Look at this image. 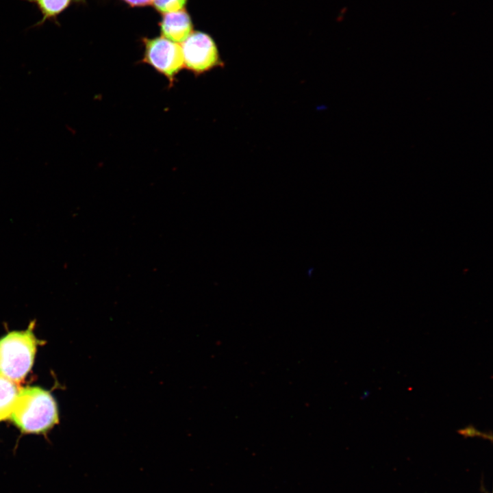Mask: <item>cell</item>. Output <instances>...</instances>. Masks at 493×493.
Returning <instances> with one entry per match:
<instances>
[{
	"instance_id": "1",
	"label": "cell",
	"mask_w": 493,
	"mask_h": 493,
	"mask_svg": "<svg viewBox=\"0 0 493 493\" xmlns=\"http://www.w3.org/2000/svg\"><path fill=\"white\" fill-rule=\"evenodd\" d=\"M10 418L25 433H45L59 421L54 399L38 387L20 389Z\"/></svg>"
},
{
	"instance_id": "2",
	"label": "cell",
	"mask_w": 493,
	"mask_h": 493,
	"mask_svg": "<svg viewBox=\"0 0 493 493\" xmlns=\"http://www.w3.org/2000/svg\"><path fill=\"white\" fill-rule=\"evenodd\" d=\"M33 325L0 339V375L15 383L25 377L34 362L38 341L32 332Z\"/></svg>"
},
{
	"instance_id": "3",
	"label": "cell",
	"mask_w": 493,
	"mask_h": 493,
	"mask_svg": "<svg viewBox=\"0 0 493 493\" xmlns=\"http://www.w3.org/2000/svg\"><path fill=\"white\" fill-rule=\"evenodd\" d=\"M180 45L184 68L196 77L225 66L214 40L205 32L192 31Z\"/></svg>"
},
{
	"instance_id": "4",
	"label": "cell",
	"mask_w": 493,
	"mask_h": 493,
	"mask_svg": "<svg viewBox=\"0 0 493 493\" xmlns=\"http://www.w3.org/2000/svg\"><path fill=\"white\" fill-rule=\"evenodd\" d=\"M142 41L144 52L140 62L149 65L165 77L171 87L184 68L181 45L163 36L143 38Z\"/></svg>"
},
{
	"instance_id": "5",
	"label": "cell",
	"mask_w": 493,
	"mask_h": 493,
	"mask_svg": "<svg viewBox=\"0 0 493 493\" xmlns=\"http://www.w3.org/2000/svg\"><path fill=\"white\" fill-rule=\"evenodd\" d=\"M159 25L162 36L177 43H181L193 31L190 16L185 9L163 14Z\"/></svg>"
},
{
	"instance_id": "6",
	"label": "cell",
	"mask_w": 493,
	"mask_h": 493,
	"mask_svg": "<svg viewBox=\"0 0 493 493\" xmlns=\"http://www.w3.org/2000/svg\"><path fill=\"white\" fill-rule=\"evenodd\" d=\"M19 390L16 383L0 375V421L10 417Z\"/></svg>"
},
{
	"instance_id": "7",
	"label": "cell",
	"mask_w": 493,
	"mask_h": 493,
	"mask_svg": "<svg viewBox=\"0 0 493 493\" xmlns=\"http://www.w3.org/2000/svg\"><path fill=\"white\" fill-rule=\"evenodd\" d=\"M36 5L41 13L42 18L36 24L40 25L47 21L57 23L58 17L73 2L77 0H26Z\"/></svg>"
},
{
	"instance_id": "8",
	"label": "cell",
	"mask_w": 493,
	"mask_h": 493,
	"mask_svg": "<svg viewBox=\"0 0 493 493\" xmlns=\"http://www.w3.org/2000/svg\"><path fill=\"white\" fill-rule=\"evenodd\" d=\"M188 0H153L155 9L164 14L185 9Z\"/></svg>"
},
{
	"instance_id": "9",
	"label": "cell",
	"mask_w": 493,
	"mask_h": 493,
	"mask_svg": "<svg viewBox=\"0 0 493 493\" xmlns=\"http://www.w3.org/2000/svg\"><path fill=\"white\" fill-rule=\"evenodd\" d=\"M457 432L464 438L481 437L484 439L490 440L491 442L492 441V434L491 432L488 433L480 431L471 424L464 428L458 429Z\"/></svg>"
},
{
	"instance_id": "10",
	"label": "cell",
	"mask_w": 493,
	"mask_h": 493,
	"mask_svg": "<svg viewBox=\"0 0 493 493\" xmlns=\"http://www.w3.org/2000/svg\"><path fill=\"white\" fill-rule=\"evenodd\" d=\"M131 7H144L152 5L153 0H122Z\"/></svg>"
}]
</instances>
